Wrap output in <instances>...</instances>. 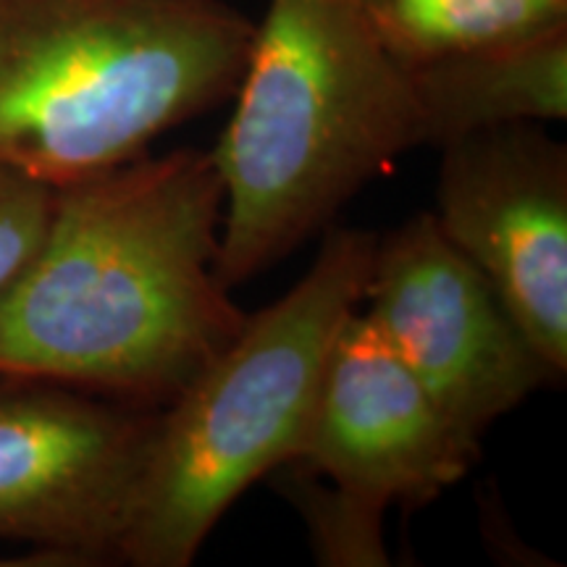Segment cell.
<instances>
[{"label":"cell","mask_w":567,"mask_h":567,"mask_svg":"<svg viewBox=\"0 0 567 567\" xmlns=\"http://www.w3.org/2000/svg\"><path fill=\"white\" fill-rule=\"evenodd\" d=\"M53 200L55 187L0 168V292L38 250Z\"/></svg>","instance_id":"12"},{"label":"cell","mask_w":567,"mask_h":567,"mask_svg":"<svg viewBox=\"0 0 567 567\" xmlns=\"http://www.w3.org/2000/svg\"><path fill=\"white\" fill-rule=\"evenodd\" d=\"M442 151L434 213L549 371H567V147L544 124L471 132Z\"/></svg>","instance_id":"7"},{"label":"cell","mask_w":567,"mask_h":567,"mask_svg":"<svg viewBox=\"0 0 567 567\" xmlns=\"http://www.w3.org/2000/svg\"><path fill=\"white\" fill-rule=\"evenodd\" d=\"M365 11L405 69L567 24V0H365Z\"/></svg>","instance_id":"10"},{"label":"cell","mask_w":567,"mask_h":567,"mask_svg":"<svg viewBox=\"0 0 567 567\" xmlns=\"http://www.w3.org/2000/svg\"><path fill=\"white\" fill-rule=\"evenodd\" d=\"M363 305L446 421L476 444L494 421L557 381L434 213L375 239Z\"/></svg>","instance_id":"6"},{"label":"cell","mask_w":567,"mask_h":567,"mask_svg":"<svg viewBox=\"0 0 567 567\" xmlns=\"http://www.w3.org/2000/svg\"><path fill=\"white\" fill-rule=\"evenodd\" d=\"M375 234L326 229L308 274L155 415L116 563L187 567L234 502L295 463L339 331L363 305Z\"/></svg>","instance_id":"4"},{"label":"cell","mask_w":567,"mask_h":567,"mask_svg":"<svg viewBox=\"0 0 567 567\" xmlns=\"http://www.w3.org/2000/svg\"><path fill=\"white\" fill-rule=\"evenodd\" d=\"M221 221V176L195 147L55 187L0 292V373L168 405L247 321L216 271Z\"/></svg>","instance_id":"1"},{"label":"cell","mask_w":567,"mask_h":567,"mask_svg":"<svg viewBox=\"0 0 567 567\" xmlns=\"http://www.w3.org/2000/svg\"><path fill=\"white\" fill-rule=\"evenodd\" d=\"M423 145L567 116V24L408 69Z\"/></svg>","instance_id":"9"},{"label":"cell","mask_w":567,"mask_h":567,"mask_svg":"<svg viewBox=\"0 0 567 567\" xmlns=\"http://www.w3.org/2000/svg\"><path fill=\"white\" fill-rule=\"evenodd\" d=\"M252 19L226 0H0V168L66 187L231 101Z\"/></svg>","instance_id":"3"},{"label":"cell","mask_w":567,"mask_h":567,"mask_svg":"<svg viewBox=\"0 0 567 567\" xmlns=\"http://www.w3.org/2000/svg\"><path fill=\"white\" fill-rule=\"evenodd\" d=\"M158 410L0 373V542L61 565L116 559Z\"/></svg>","instance_id":"5"},{"label":"cell","mask_w":567,"mask_h":567,"mask_svg":"<svg viewBox=\"0 0 567 567\" xmlns=\"http://www.w3.org/2000/svg\"><path fill=\"white\" fill-rule=\"evenodd\" d=\"M210 151L224 184L218 279L239 287L326 231L368 182L423 145L408 69L365 0H268Z\"/></svg>","instance_id":"2"},{"label":"cell","mask_w":567,"mask_h":567,"mask_svg":"<svg viewBox=\"0 0 567 567\" xmlns=\"http://www.w3.org/2000/svg\"><path fill=\"white\" fill-rule=\"evenodd\" d=\"M292 471L287 494L300 509L313 538L316 555L323 565H389L381 536L384 515L354 505L331 486L316 484L313 476L300 465H284Z\"/></svg>","instance_id":"11"},{"label":"cell","mask_w":567,"mask_h":567,"mask_svg":"<svg viewBox=\"0 0 567 567\" xmlns=\"http://www.w3.org/2000/svg\"><path fill=\"white\" fill-rule=\"evenodd\" d=\"M478 446L446 421L358 308L326 360L295 465L384 515L392 505H425L463 481Z\"/></svg>","instance_id":"8"}]
</instances>
